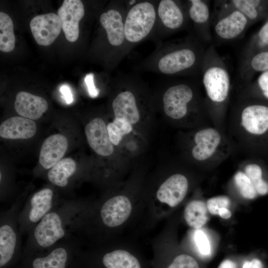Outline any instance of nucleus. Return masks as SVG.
Segmentation results:
<instances>
[{"mask_svg": "<svg viewBox=\"0 0 268 268\" xmlns=\"http://www.w3.org/2000/svg\"><path fill=\"white\" fill-rule=\"evenodd\" d=\"M67 258L66 249L59 247L45 257L35 259L32 266L33 268H65Z\"/></svg>", "mask_w": 268, "mask_h": 268, "instance_id": "7c9ffc66", "label": "nucleus"}, {"mask_svg": "<svg viewBox=\"0 0 268 268\" xmlns=\"http://www.w3.org/2000/svg\"><path fill=\"white\" fill-rule=\"evenodd\" d=\"M213 30L217 38L223 41L234 40L241 36L250 25L247 18L237 9L220 5Z\"/></svg>", "mask_w": 268, "mask_h": 268, "instance_id": "9d476101", "label": "nucleus"}, {"mask_svg": "<svg viewBox=\"0 0 268 268\" xmlns=\"http://www.w3.org/2000/svg\"><path fill=\"white\" fill-rule=\"evenodd\" d=\"M127 7V0L116 1L112 7L101 13L99 17V22L104 31L107 42L111 48L116 64L122 61L129 53L124 31Z\"/></svg>", "mask_w": 268, "mask_h": 268, "instance_id": "6e6552de", "label": "nucleus"}, {"mask_svg": "<svg viewBox=\"0 0 268 268\" xmlns=\"http://www.w3.org/2000/svg\"><path fill=\"white\" fill-rule=\"evenodd\" d=\"M267 49H268V18L250 41L245 54V58L256 53Z\"/></svg>", "mask_w": 268, "mask_h": 268, "instance_id": "473e14b6", "label": "nucleus"}, {"mask_svg": "<svg viewBox=\"0 0 268 268\" xmlns=\"http://www.w3.org/2000/svg\"><path fill=\"white\" fill-rule=\"evenodd\" d=\"M117 80V91L111 102L114 118L122 119L132 126L154 108L153 95L139 75L121 73Z\"/></svg>", "mask_w": 268, "mask_h": 268, "instance_id": "39448f33", "label": "nucleus"}, {"mask_svg": "<svg viewBox=\"0 0 268 268\" xmlns=\"http://www.w3.org/2000/svg\"><path fill=\"white\" fill-rule=\"evenodd\" d=\"M127 2L124 31L130 53L142 42L152 40L157 20V0H136L132 5Z\"/></svg>", "mask_w": 268, "mask_h": 268, "instance_id": "0eeeda50", "label": "nucleus"}, {"mask_svg": "<svg viewBox=\"0 0 268 268\" xmlns=\"http://www.w3.org/2000/svg\"><path fill=\"white\" fill-rule=\"evenodd\" d=\"M107 130L111 143L118 146L125 135L133 132L134 126L125 120L114 118L107 125Z\"/></svg>", "mask_w": 268, "mask_h": 268, "instance_id": "2f4dec72", "label": "nucleus"}, {"mask_svg": "<svg viewBox=\"0 0 268 268\" xmlns=\"http://www.w3.org/2000/svg\"><path fill=\"white\" fill-rule=\"evenodd\" d=\"M37 131L35 122L23 117L9 118L0 125V136L8 139H28L33 136Z\"/></svg>", "mask_w": 268, "mask_h": 268, "instance_id": "aec40b11", "label": "nucleus"}, {"mask_svg": "<svg viewBox=\"0 0 268 268\" xmlns=\"http://www.w3.org/2000/svg\"><path fill=\"white\" fill-rule=\"evenodd\" d=\"M76 170L75 161L71 158H65L49 170L48 178L53 184L64 187L67 185L68 178L74 173Z\"/></svg>", "mask_w": 268, "mask_h": 268, "instance_id": "a878e982", "label": "nucleus"}, {"mask_svg": "<svg viewBox=\"0 0 268 268\" xmlns=\"http://www.w3.org/2000/svg\"><path fill=\"white\" fill-rule=\"evenodd\" d=\"M234 147L225 131L208 125L197 128L193 133L188 152L194 162L206 165L222 162Z\"/></svg>", "mask_w": 268, "mask_h": 268, "instance_id": "423d86ee", "label": "nucleus"}, {"mask_svg": "<svg viewBox=\"0 0 268 268\" xmlns=\"http://www.w3.org/2000/svg\"><path fill=\"white\" fill-rule=\"evenodd\" d=\"M30 27L37 44L49 46L59 36L62 25L58 14L48 13L34 17L30 21Z\"/></svg>", "mask_w": 268, "mask_h": 268, "instance_id": "4468645a", "label": "nucleus"}, {"mask_svg": "<svg viewBox=\"0 0 268 268\" xmlns=\"http://www.w3.org/2000/svg\"><path fill=\"white\" fill-rule=\"evenodd\" d=\"M221 2L227 7L242 12L247 18L250 25L268 18V0H232Z\"/></svg>", "mask_w": 268, "mask_h": 268, "instance_id": "4be33fe9", "label": "nucleus"}, {"mask_svg": "<svg viewBox=\"0 0 268 268\" xmlns=\"http://www.w3.org/2000/svg\"><path fill=\"white\" fill-rule=\"evenodd\" d=\"M161 268H201L193 256L185 253L179 254L166 262Z\"/></svg>", "mask_w": 268, "mask_h": 268, "instance_id": "f704fd0d", "label": "nucleus"}, {"mask_svg": "<svg viewBox=\"0 0 268 268\" xmlns=\"http://www.w3.org/2000/svg\"><path fill=\"white\" fill-rule=\"evenodd\" d=\"M206 49L194 34L160 42L150 55L135 66V70L173 77H196L201 70Z\"/></svg>", "mask_w": 268, "mask_h": 268, "instance_id": "7ed1b4c3", "label": "nucleus"}, {"mask_svg": "<svg viewBox=\"0 0 268 268\" xmlns=\"http://www.w3.org/2000/svg\"><path fill=\"white\" fill-rule=\"evenodd\" d=\"M157 20L152 40L156 44L164 38L186 29L190 24L186 1L157 0Z\"/></svg>", "mask_w": 268, "mask_h": 268, "instance_id": "1a4fd4ad", "label": "nucleus"}, {"mask_svg": "<svg viewBox=\"0 0 268 268\" xmlns=\"http://www.w3.org/2000/svg\"><path fill=\"white\" fill-rule=\"evenodd\" d=\"M218 215L223 219H228L231 216V212L227 208L223 207L219 210Z\"/></svg>", "mask_w": 268, "mask_h": 268, "instance_id": "79ce46f5", "label": "nucleus"}, {"mask_svg": "<svg viewBox=\"0 0 268 268\" xmlns=\"http://www.w3.org/2000/svg\"><path fill=\"white\" fill-rule=\"evenodd\" d=\"M16 235L12 228L7 224L0 228V266L6 264L12 258L16 244Z\"/></svg>", "mask_w": 268, "mask_h": 268, "instance_id": "cd10ccee", "label": "nucleus"}, {"mask_svg": "<svg viewBox=\"0 0 268 268\" xmlns=\"http://www.w3.org/2000/svg\"><path fill=\"white\" fill-rule=\"evenodd\" d=\"M53 192L49 188H45L36 192L30 200L29 219L37 222L46 215L52 205Z\"/></svg>", "mask_w": 268, "mask_h": 268, "instance_id": "393cba45", "label": "nucleus"}, {"mask_svg": "<svg viewBox=\"0 0 268 268\" xmlns=\"http://www.w3.org/2000/svg\"><path fill=\"white\" fill-rule=\"evenodd\" d=\"M190 23H192L194 35L203 42H209L210 32V9L207 1L188 0L186 1Z\"/></svg>", "mask_w": 268, "mask_h": 268, "instance_id": "dca6fc26", "label": "nucleus"}, {"mask_svg": "<svg viewBox=\"0 0 268 268\" xmlns=\"http://www.w3.org/2000/svg\"><path fill=\"white\" fill-rule=\"evenodd\" d=\"M84 82L87 86L89 94L91 97H95L98 94V90L95 87L94 83L93 74L89 73L86 75Z\"/></svg>", "mask_w": 268, "mask_h": 268, "instance_id": "4c0bfd02", "label": "nucleus"}, {"mask_svg": "<svg viewBox=\"0 0 268 268\" xmlns=\"http://www.w3.org/2000/svg\"><path fill=\"white\" fill-rule=\"evenodd\" d=\"M60 91L63 97L67 104L73 102V98L69 87L67 85H63L60 88Z\"/></svg>", "mask_w": 268, "mask_h": 268, "instance_id": "58836bf2", "label": "nucleus"}, {"mask_svg": "<svg viewBox=\"0 0 268 268\" xmlns=\"http://www.w3.org/2000/svg\"><path fill=\"white\" fill-rule=\"evenodd\" d=\"M184 216L189 226L196 229H200L208 219L206 203L198 200L189 202L185 208Z\"/></svg>", "mask_w": 268, "mask_h": 268, "instance_id": "bb28decb", "label": "nucleus"}, {"mask_svg": "<svg viewBox=\"0 0 268 268\" xmlns=\"http://www.w3.org/2000/svg\"><path fill=\"white\" fill-rule=\"evenodd\" d=\"M240 94L268 103V71L261 73L254 81L245 85Z\"/></svg>", "mask_w": 268, "mask_h": 268, "instance_id": "c85d7f7f", "label": "nucleus"}, {"mask_svg": "<svg viewBox=\"0 0 268 268\" xmlns=\"http://www.w3.org/2000/svg\"><path fill=\"white\" fill-rule=\"evenodd\" d=\"M241 268H264L262 261L258 258L245 261Z\"/></svg>", "mask_w": 268, "mask_h": 268, "instance_id": "ea45409f", "label": "nucleus"}, {"mask_svg": "<svg viewBox=\"0 0 268 268\" xmlns=\"http://www.w3.org/2000/svg\"><path fill=\"white\" fill-rule=\"evenodd\" d=\"M228 114L227 134L234 146L251 156L266 160L268 158V103L240 94Z\"/></svg>", "mask_w": 268, "mask_h": 268, "instance_id": "f257e3e1", "label": "nucleus"}, {"mask_svg": "<svg viewBox=\"0 0 268 268\" xmlns=\"http://www.w3.org/2000/svg\"><path fill=\"white\" fill-rule=\"evenodd\" d=\"M194 234V241L200 254L207 258L211 254V246L209 240L204 231L197 229Z\"/></svg>", "mask_w": 268, "mask_h": 268, "instance_id": "c9c22d12", "label": "nucleus"}, {"mask_svg": "<svg viewBox=\"0 0 268 268\" xmlns=\"http://www.w3.org/2000/svg\"><path fill=\"white\" fill-rule=\"evenodd\" d=\"M242 170L253 185L258 195L268 194V180L267 173L266 161L261 158L251 156L244 161Z\"/></svg>", "mask_w": 268, "mask_h": 268, "instance_id": "412c9836", "label": "nucleus"}, {"mask_svg": "<svg viewBox=\"0 0 268 268\" xmlns=\"http://www.w3.org/2000/svg\"><path fill=\"white\" fill-rule=\"evenodd\" d=\"M57 14L66 39L69 42H75L79 36V22L85 14L82 2L80 0H65Z\"/></svg>", "mask_w": 268, "mask_h": 268, "instance_id": "ddd939ff", "label": "nucleus"}, {"mask_svg": "<svg viewBox=\"0 0 268 268\" xmlns=\"http://www.w3.org/2000/svg\"><path fill=\"white\" fill-rule=\"evenodd\" d=\"M267 71H268V49L244 59L240 70L241 78L245 85L251 82L256 73Z\"/></svg>", "mask_w": 268, "mask_h": 268, "instance_id": "5701e85b", "label": "nucleus"}, {"mask_svg": "<svg viewBox=\"0 0 268 268\" xmlns=\"http://www.w3.org/2000/svg\"><path fill=\"white\" fill-rule=\"evenodd\" d=\"M34 236L38 244L42 247H48L63 238L65 232L58 214L50 212L45 215L34 230Z\"/></svg>", "mask_w": 268, "mask_h": 268, "instance_id": "f3484780", "label": "nucleus"}, {"mask_svg": "<svg viewBox=\"0 0 268 268\" xmlns=\"http://www.w3.org/2000/svg\"><path fill=\"white\" fill-rule=\"evenodd\" d=\"M233 182L239 193L244 198L252 200L258 196L249 178L242 169L235 173Z\"/></svg>", "mask_w": 268, "mask_h": 268, "instance_id": "72a5a7b5", "label": "nucleus"}, {"mask_svg": "<svg viewBox=\"0 0 268 268\" xmlns=\"http://www.w3.org/2000/svg\"><path fill=\"white\" fill-rule=\"evenodd\" d=\"M189 188L187 177L182 173H174L160 184L156 190L155 198L160 204L174 207L184 200Z\"/></svg>", "mask_w": 268, "mask_h": 268, "instance_id": "f8f14e48", "label": "nucleus"}, {"mask_svg": "<svg viewBox=\"0 0 268 268\" xmlns=\"http://www.w3.org/2000/svg\"><path fill=\"white\" fill-rule=\"evenodd\" d=\"M133 209L130 198L125 195H117L108 199L103 204L100 215L104 225L111 228H116L127 221Z\"/></svg>", "mask_w": 268, "mask_h": 268, "instance_id": "9b49d317", "label": "nucleus"}, {"mask_svg": "<svg viewBox=\"0 0 268 268\" xmlns=\"http://www.w3.org/2000/svg\"><path fill=\"white\" fill-rule=\"evenodd\" d=\"M14 107L21 117L34 120L42 117L47 110L48 104L42 97L20 91L16 95Z\"/></svg>", "mask_w": 268, "mask_h": 268, "instance_id": "6ab92c4d", "label": "nucleus"}, {"mask_svg": "<svg viewBox=\"0 0 268 268\" xmlns=\"http://www.w3.org/2000/svg\"><path fill=\"white\" fill-rule=\"evenodd\" d=\"M229 199L225 196H219L208 199L206 206L208 211L213 215H218L219 210L223 207L227 208L230 205Z\"/></svg>", "mask_w": 268, "mask_h": 268, "instance_id": "e433bc0d", "label": "nucleus"}, {"mask_svg": "<svg viewBox=\"0 0 268 268\" xmlns=\"http://www.w3.org/2000/svg\"><path fill=\"white\" fill-rule=\"evenodd\" d=\"M68 148L67 138L62 134H52L44 141L39 161L46 169H51L62 159Z\"/></svg>", "mask_w": 268, "mask_h": 268, "instance_id": "a211bd4d", "label": "nucleus"}, {"mask_svg": "<svg viewBox=\"0 0 268 268\" xmlns=\"http://www.w3.org/2000/svg\"><path fill=\"white\" fill-rule=\"evenodd\" d=\"M85 134L90 147L96 154L107 157L113 153L114 146L110 140L107 125L101 118H95L88 123Z\"/></svg>", "mask_w": 268, "mask_h": 268, "instance_id": "2eb2a0df", "label": "nucleus"}, {"mask_svg": "<svg viewBox=\"0 0 268 268\" xmlns=\"http://www.w3.org/2000/svg\"><path fill=\"white\" fill-rule=\"evenodd\" d=\"M15 38L13 23L10 16L3 12H0V50L8 53L15 46Z\"/></svg>", "mask_w": 268, "mask_h": 268, "instance_id": "c756f323", "label": "nucleus"}, {"mask_svg": "<svg viewBox=\"0 0 268 268\" xmlns=\"http://www.w3.org/2000/svg\"><path fill=\"white\" fill-rule=\"evenodd\" d=\"M102 263L105 268H142L140 261L134 254L122 249L104 254Z\"/></svg>", "mask_w": 268, "mask_h": 268, "instance_id": "b1692460", "label": "nucleus"}, {"mask_svg": "<svg viewBox=\"0 0 268 268\" xmlns=\"http://www.w3.org/2000/svg\"><path fill=\"white\" fill-rule=\"evenodd\" d=\"M201 85L213 124L225 131L231 96V79L225 63L212 45L206 50L202 67Z\"/></svg>", "mask_w": 268, "mask_h": 268, "instance_id": "20e7f679", "label": "nucleus"}, {"mask_svg": "<svg viewBox=\"0 0 268 268\" xmlns=\"http://www.w3.org/2000/svg\"><path fill=\"white\" fill-rule=\"evenodd\" d=\"M218 268H238L235 262L229 259L222 261Z\"/></svg>", "mask_w": 268, "mask_h": 268, "instance_id": "a19ab883", "label": "nucleus"}, {"mask_svg": "<svg viewBox=\"0 0 268 268\" xmlns=\"http://www.w3.org/2000/svg\"><path fill=\"white\" fill-rule=\"evenodd\" d=\"M267 162H268V158L267 159V160H266Z\"/></svg>", "mask_w": 268, "mask_h": 268, "instance_id": "37998d69", "label": "nucleus"}, {"mask_svg": "<svg viewBox=\"0 0 268 268\" xmlns=\"http://www.w3.org/2000/svg\"><path fill=\"white\" fill-rule=\"evenodd\" d=\"M194 77H170L163 81L153 95L154 107L158 106L167 118L176 123L190 122L196 128L213 125L201 84Z\"/></svg>", "mask_w": 268, "mask_h": 268, "instance_id": "f03ea898", "label": "nucleus"}]
</instances>
